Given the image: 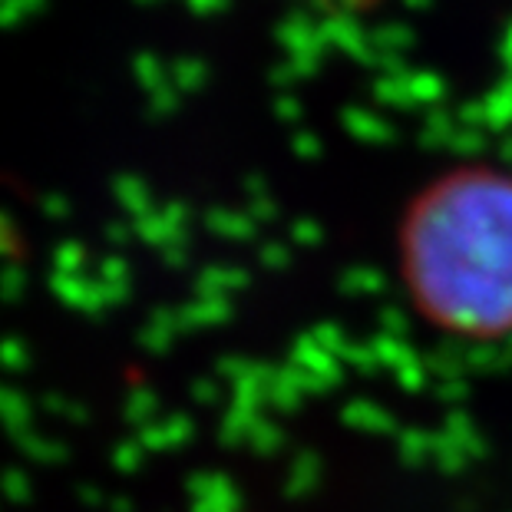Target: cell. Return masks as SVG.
I'll return each mask as SVG.
<instances>
[{"label":"cell","instance_id":"cell-1","mask_svg":"<svg viewBox=\"0 0 512 512\" xmlns=\"http://www.w3.org/2000/svg\"><path fill=\"white\" fill-rule=\"evenodd\" d=\"M400 271L413 308L470 341L512 334V176L460 169L430 182L400 228Z\"/></svg>","mask_w":512,"mask_h":512}]
</instances>
